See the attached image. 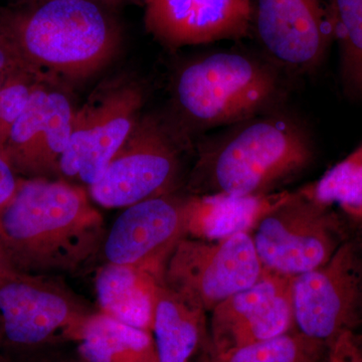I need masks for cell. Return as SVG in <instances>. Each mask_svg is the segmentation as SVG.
<instances>
[{"label": "cell", "instance_id": "cell-13", "mask_svg": "<svg viewBox=\"0 0 362 362\" xmlns=\"http://www.w3.org/2000/svg\"><path fill=\"white\" fill-rule=\"evenodd\" d=\"M74 113L70 98L57 87L56 81L40 83L9 131L0 154L16 173L32 178L61 175Z\"/></svg>", "mask_w": 362, "mask_h": 362}, {"label": "cell", "instance_id": "cell-19", "mask_svg": "<svg viewBox=\"0 0 362 362\" xmlns=\"http://www.w3.org/2000/svg\"><path fill=\"white\" fill-rule=\"evenodd\" d=\"M75 343L86 362H158L151 331L128 325L101 311L88 319Z\"/></svg>", "mask_w": 362, "mask_h": 362}, {"label": "cell", "instance_id": "cell-30", "mask_svg": "<svg viewBox=\"0 0 362 362\" xmlns=\"http://www.w3.org/2000/svg\"><path fill=\"white\" fill-rule=\"evenodd\" d=\"M14 73H16V71H14ZM9 75H11V74H8V75L0 76V89H1L2 84H4V80H6L7 76Z\"/></svg>", "mask_w": 362, "mask_h": 362}, {"label": "cell", "instance_id": "cell-23", "mask_svg": "<svg viewBox=\"0 0 362 362\" xmlns=\"http://www.w3.org/2000/svg\"><path fill=\"white\" fill-rule=\"evenodd\" d=\"M52 80L57 78L25 70L7 76L0 89V148L6 142L13 124L25 110L37 85Z\"/></svg>", "mask_w": 362, "mask_h": 362}, {"label": "cell", "instance_id": "cell-22", "mask_svg": "<svg viewBox=\"0 0 362 362\" xmlns=\"http://www.w3.org/2000/svg\"><path fill=\"white\" fill-rule=\"evenodd\" d=\"M322 343L296 329L211 356V362H320Z\"/></svg>", "mask_w": 362, "mask_h": 362}, {"label": "cell", "instance_id": "cell-20", "mask_svg": "<svg viewBox=\"0 0 362 362\" xmlns=\"http://www.w3.org/2000/svg\"><path fill=\"white\" fill-rule=\"evenodd\" d=\"M329 16L345 92L362 100V0H330Z\"/></svg>", "mask_w": 362, "mask_h": 362}, {"label": "cell", "instance_id": "cell-12", "mask_svg": "<svg viewBox=\"0 0 362 362\" xmlns=\"http://www.w3.org/2000/svg\"><path fill=\"white\" fill-rule=\"evenodd\" d=\"M294 277L264 270L251 287L211 310V356L280 337L293 329Z\"/></svg>", "mask_w": 362, "mask_h": 362}, {"label": "cell", "instance_id": "cell-7", "mask_svg": "<svg viewBox=\"0 0 362 362\" xmlns=\"http://www.w3.org/2000/svg\"><path fill=\"white\" fill-rule=\"evenodd\" d=\"M93 313L70 289L47 275L16 270L0 278V323L7 346L75 343Z\"/></svg>", "mask_w": 362, "mask_h": 362}, {"label": "cell", "instance_id": "cell-8", "mask_svg": "<svg viewBox=\"0 0 362 362\" xmlns=\"http://www.w3.org/2000/svg\"><path fill=\"white\" fill-rule=\"evenodd\" d=\"M263 273L251 233H240L223 240H181L166 262L161 281L206 312L251 287Z\"/></svg>", "mask_w": 362, "mask_h": 362}, {"label": "cell", "instance_id": "cell-4", "mask_svg": "<svg viewBox=\"0 0 362 362\" xmlns=\"http://www.w3.org/2000/svg\"><path fill=\"white\" fill-rule=\"evenodd\" d=\"M282 97L278 68L243 52H216L181 66L173 84L171 120L192 131L232 126L267 113Z\"/></svg>", "mask_w": 362, "mask_h": 362}, {"label": "cell", "instance_id": "cell-24", "mask_svg": "<svg viewBox=\"0 0 362 362\" xmlns=\"http://www.w3.org/2000/svg\"><path fill=\"white\" fill-rule=\"evenodd\" d=\"M44 345V346L32 347V349H14L7 346V354L0 352V362H86L78 356L77 350L75 354L64 351L63 345Z\"/></svg>", "mask_w": 362, "mask_h": 362}, {"label": "cell", "instance_id": "cell-25", "mask_svg": "<svg viewBox=\"0 0 362 362\" xmlns=\"http://www.w3.org/2000/svg\"><path fill=\"white\" fill-rule=\"evenodd\" d=\"M329 356L326 362H362L361 351L350 330L335 338L329 343Z\"/></svg>", "mask_w": 362, "mask_h": 362}, {"label": "cell", "instance_id": "cell-27", "mask_svg": "<svg viewBox=\"0 0 362 362\" xmlns=\"http://www.w3.org/2000/svg\"><path fill=\"white\" fill-rule=\"evenodd\" d=\"M18 180L11 164L0 154V209L13 197Z\"/></svg>", "mask_w": 362, "mask_h": 362}, {"label": "cell", "instance_id": "cell-28", "mask_svg": "<svg viewBox=\"0 0 362 362\" xmlns=\"http://www.w3.org/2000/svg\"><path fill=\"white\" fill-rule=\"evenodd\" d=\"M87 1L99 4V6H103L109 11L126 6L143 7V4H144V0H87Z\"/></svg>", "mask_w": 362, "mask_h": 362}, {"label": "cell", "instance_id": "cell-11", "mask_svg": "<svg viewBox=\"0 0 362 362\" xmlns=\"http://www.w3.org/2000/svg\"><path fill=\"white\" fill-rule=\"evenodd\" d=\"M188 201L189 195L171 192L125 207L105 235L106 261L162 279L171 252L187 237Z\"/></svg>", "mask_w": 362, "mask_h": 362}, {"label": "cell", "instance_id": "cell-9", "mask_svg": "<svg viewBox=\"0 0 362 362\" xmlns=\"http://www.w3.org/2000/svg\"><path fill=\"white\" fill-rule=\"evenodd\" d=\"M145 99L144 87L134 78L118 77L100 85L74 113L61 175L93 185L134 129Z\"/></svg>", "mask_w": 362, "mask_h": 362}, {"label": "cell", "instance_id": "cell-10", "mask_svg": "<svg viewBox=\"0 0 362 362\" xmlns=\"http://www.w3.org/2000/svg\"><path fill=\"white\" fill-rule=\"evenodd\" d=\"M295 329L329 344L362 313V243L346 240L332 258L293 280Z\"/></svg>", "mask_w": 362, "mask_h": 362}, {"label": "cell", "instance_id": "cell-18", "mask_svg": "<svg viewBox=\"0 0 362 362\" xmlns=\"http://www.w3.org/2000/svg\"><path fill=\"white\" fill-rule=\"evenodd\" d=\"M159 281L160 278L142 269L107 263L96 277L101 312L128 325L151 331Z\"/></svg>", "mask_w": 362, "mask_h": 362}, {"label": "cell", "instance_id": "cell-21", "mask_svg": "<svg viewBox=\"0 0 362 362\" xmlns=\"http://www.w3.org/2000/svg\"><path fill=\"white\" fill-rule=\"evenodd\" d=\"M304 192L322 206L337 204L362 223V145Z\"/></svg>", "mask_w": 362, "mask_h": 362}, {"label": "cell", "instance_id": "cell-3", "mask_svg": "<svg viewBox=\"0 0 362 362\" xmlns=\"http://www.w3.org/2000/svg\"><path fill=\"white\" fill-rule=\"evenodd\" d=\"M0 33L39 73L84 80L110 64L120 49L111 11L87 0H40L0 16Z\"/></svg>", "mask_w": 362, "mask_h": 362}, {"label": "cell", "instance_id": "cell-15", "mask_svg": "<svg viewBox=\"0 0 362 362\" xmlns=\"http://www.w3.org/2000/svg\"><path fill=\"white\" fill-rule=\"evenodd\" d=\"M146 32L169 49L247 37L252 0H144Z\"/></svg>", "mask_w": 362, "mask_h": 362}, {"label": "cell", "instance_id": "cell-2", "mask_svg": "<svg viewBox=\"0 0 362 362\" xmlns=\"http://www.w3.org/2000/svg\"><path fill=\"white\" fill-rule=\"evenodd\" d=\"M230 127L199 146L187 185L192 194H269L313 161L311 136L292 117L267 112Z\"/></svg>", "mask_w": 362, "mask_h": 362}, {"label": "cell", "instance_id": "cell-29", "mask_svg": "<svg viewBox=\"0 0 362 362\" xmlns=\"http://www.w3.org/2000/svg\"><path fill=\"white\" fill-rule=\"evenodd\" d=\"M13 271H16V269L14 268L13 263H11V258H9L8 254H7L6 246H4L1 237H0V278L8 275V274Z\"/></svg>", "mask_w": 362, "mask_h": 362}, {"label": "cell", "instance_id": "cell-31", "mask_svg": "<svg viewBox=\"0 0 362 362\" xmlns=\"http://www.w3.org/2000/svg\"><path fill=\"white\" fill-rule=\"evenodd\" d=\"M209 362H211V361H209Z\"/></svg>", "mask_w": 362, "mask_h": 362}, {"label": "cell", "instance_id": "cell-16", "mask_svg": "<svg viewBox=\"0 0 362 362\" xmlns=\"http://www.w3.org/2000/svg\"><path fill=\"white\" fill-rule=\"evenodd\" d=\"M291 194L282 192L247 197L189 195L187 237L216 240L237 233H251L265 214Z\"/></svg>", "mask_w": 362, "mask_h": 362}, {"label": "cell", "instance_id": "cell-1", "mask_svg": "<svg viewBox=\"0 0 362 362\" xmlns=\"http://www.w3.org/2000/svg\"><path fill=\"white\" fill-rule=\"evenodd\" d=\"M106 233L84 188L65 180H18L0 209V237L14 268L23 273L80 271L102 250Z\"/></svg>", "mask_w": 362, "mask_h": 362}, {"label": "cell", "instance_id": "cell-17", "mask_svg": "<svg viewBox=\"0 0 362 362\" xmlns=\"http://www.w3.org/2000/svg\"><path fill=\"white\" fill-rule=\"evenodd\" d=\"M204 313L159 281L151 328L158 362H188L204 343L211 344Z\"/></svg>", "mask_w": 362, "mask_h": 362}, {"label": "cell", "instance_id": "cell-6", "mask_svg": "<svg viewBox=\"0 0 362 362\" xmlns=\"http://www.w3.org/2000/svg\"><path fill=\"white\" fill-rule=\"evenodd\" d=\"M250 233L264 270L294 278L325 265L347 240L338 214L304 189L292 192Z\"/></svg>", "mask_w": 362, "mask_h": 362}, {"label": "cell", "instance_id": "cell-14", "mask_svg": "<svg viewBox=\"0 0 362 362\" xmlns=\"http://www.w3.org/2000/svg\"><path fill=\"white\" fill-rule=\"evenodd\" d=\"M252 25L271 63L297 73L320 65L333 37L321 0H256Z\"/></svg>", "mask_w": 362, "mask_h": 362}, {"label": "cell", "instance_id": "cell-26", "mask_svg": "<svg viewBox=\"0 0 362 362\" xmlns=\"http://www.w3.org/2000/svg\"><path fill=\"white\" fill-rule=\"evenodd\" d=\"M33 71V69L26 65L23 59L18 56L16 49L6 40V37L0 33V76L8 75L14 71ZM39 73V71H37ZM42 74V73H40Z\"/></svg>", "mask_w": 362, "mask_h": 362}, {"label": "cell", "instance_id": "cell-5", "mask_svg": "<svg viewBox=\"0 0 362 362\" xmlns=\"http://www.w3.org/2000/svg\"><path fill=\"white\" fill-rule=\"evenodd\" d=\"M189 144V137L171 119L142 114L103 173L90 185V197L100 206L115 209L175 192L181 153Z\"/></svg>", "mask_w": 362, "mask_h": 362}]
</instances>
